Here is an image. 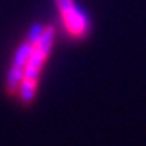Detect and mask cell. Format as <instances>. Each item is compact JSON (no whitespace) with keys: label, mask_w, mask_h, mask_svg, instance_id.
I'll return each mask as SVG.
<instances>
[{"label":"cell","mask_w":146,"mask_h":146,"mask_svg":"<svg viewBox=\"0 0 146 146\" xmlns=\"http://www.w3.org/2000/svg\"><path fill=\"white\" fill-rule=\"evenodd\" d=\"M54 27L46 25L42 27L39 36L35 39L31 45V49L25 58L24 67H23V78L21 84L17 91L19 100L23 103H30L35 98L37 91V81L40 78L42 69L46 63V58L49 57L52 45H54Z\"/></svg>","instance_id":"6da1fadb"},{"label":"cell","mask_w":146,"mask_h":146,"mask_svg":"<svg viewBox=\"0 0 146 146\" xmlns=\"http://www.w3.org/2000/svg\"><path fill=\"white\" fill-rule=\"evenodd\" d=\"M61 27L72 40H84L91 31V21L76 0H54Z\"/></svg>","instance_id":"7a4b0ae2"}]
</instances>
